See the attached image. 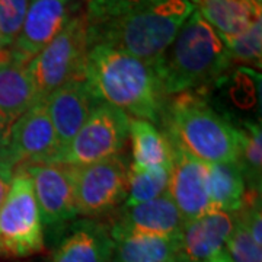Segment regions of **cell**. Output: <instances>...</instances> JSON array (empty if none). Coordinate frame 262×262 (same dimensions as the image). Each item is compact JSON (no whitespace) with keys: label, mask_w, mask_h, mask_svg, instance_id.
Masks as SVG:
<instances>
[{"label":"cell","mask_w":262,"mask_h":262,"mask_svg":"<svg viewBox=\"0 0 262 262\" xmlns=\"http://www.w3.org/2000/svg\"><path fill=\"white\" fill-rule=\"evenodd\" d=\"M84 80L94 96L134 118L162 121L168 96L155 66L102 44L89 46Z\"/></svg>","instance_id":"6da1fadb"},{"label":"cell","mask_w":262,"mask_h":262,"mask_svg":"<svg viewBox=\"0 0 262 262\" xmlns=\"http://www.w3.org/2000/svg\"><path fill=\"white\" fill-rule=\"evenodd\" d=\"M153 66L169 98L223 82L233 61L220 34L194 10Z\"/></svg>","instance_id":"7a4b0ae2"},{"label":"cell","mask_w":262,"mask_h":262,"mask_svg":"<svg viewBox=\"0 0 262 262\" xmlns=\"http://www.w3.org/2000/svg\"><path fill=\"white\" fill-rule=\"evenodd\" d=\"M208 89L173 95L165 105L162 121L172 146L206 165L237 163L241 128L207 101Z\"/></svg>","instance_id":"3957f363"},{"label":"cell","mask_w":262,"mask_h":262,"mask_svg":"<svg viewBox=\"0 0 262 262\" xmlns=\"http://www.w3.org/2000/svg\"><path fill=\"white\" fill-rule=\"evenodd\" d=\"M194 10L191 0H160L120 18L88 25V46L102 44L155 64Z\"/></svg>","instance_id":"277c9868"},{"label":"cell","mask_w":262,"mask_h":262,"mask_svg":"<svg viewBox=\"0 0 262 262\" xmlns=\"http://www.w3.org/2000/svg\"><path fill=\"white\" fill-rule=\"evenodd\" d=\"M88 48V19L82 10L27 66L38 101L69 82L83 80Z\"/></svg>","instance_id":"5b68a950"},{"label":"cell","mask_w":262,"mask_h":262,"mask_svg":"<svg viewBox=\"0 0 262 262\" xmlns=\"http://www.w3.org/2000/svg\"><path fill=\"white\" fill-rule=\"evenodd\" d=\"M42 251L44 225L32 181L27 169L18 166L9 192L0 207V255L24 258Z\"/></svg>","instance_id":"8992f818"},{"label":"cell","mask_w":262,"mask_h":262,"mask_svg":"<svg viewBox=\"0 0 262 262\" xmlns=\"http://www.w3.org/2000/svg\"><path fill=\"white\" fill-rule=\"evenodd\" d=\"M130 117L108 103H99L56 162L76 168L121 155L127 146Z\"/></svg>","instance_id":"52a82bcc"},{"label":"cell","mask_w":262,"mask_h":262,"mask_svg":"<svg viewBox=\"0 0 262 262\" xmlns=\"http://www.w3.org/2000/svg\"><path fill=\"white\" fill-rule=\"evenodd\" d=\"M130 163L124 155L103 159L76 170L77 214L88 219L113 215L125 203Z\"/></svg>","instance_id":"ba28073f"},{"label":"cell","mask_w":262,"mask_h":262,"mask_svg":"<svg viewBox=\"0 0 262 262\" xmlns=\"http://www.w3.org/2000/svg\"><path fill=\"white\" fill-rule=\"evenodd\" d=\"M61 147L44 101L35 102L12 124L9 139L0 159L15 168L34 163L56 162Z\"/></svg>","instance_id":"9c48e42d"},{"label":"cell","mask_w":262,"mask_h":262,"mask_svg":"<svg viewBox=\"0 0 262 262\" xmlns=\"http://www.w3.org/2000/svg\"><path fill=\"white\" fill-rule=\"evenodd\" d=\"M79 12L82 0H31L18 38L8 50L9 56L28 66Z\"/></svg>","instance_id":"30bf717a"},{"label":"cell","mask_w":262,"mask_h":262,"mask_svg":"<svg viewBox=\"0 0 262 262\" xmlns=\"http://www.w3.org/2000/svg\"><path fill=\"white\" fill-rule=\"evenodd\" d=\"M32 181L42 225L60 226L77 215L76 166L60 162L24 166Z\"/></svg>","instance_id":"8fae6325"},{"label":"cell","mask_w":262,"mask_h":262,"mask_svg":"<svg viewBox=\"0 0 262 262\" xmlns=\"http://www.w3.org/2000/svg\"><path fill=\"white\" fill-rule=\"evenodd\" d=\"M184 219L168 192L147 203L120 207L111 215L110 234L115 239L128 236H179Z\"/></svg>","instance_id":"7c38bea8"},{"label":"cell","mask_w":262,"mask_h":262,"mask_svg":"<svg viewBox=\"0 0 262 262\" xmlns=\"http://www.w3.org/2000/svg\"><path fill=\"white\" fill-rule=\"evenodd\" d=\"M172 149L173 160L169 172L168 195L178 208L179 214L184 222H189L211 213L207 188V165L175 146Z\"/></svg>","instance_id":"4fadbf2b"},{"label":"cell","mask_w":262,"mask_h":262,"mask_svg":"<svg viewBox=\"0 0 262 262\" xmlns=\"http://www.w3.org/2000/svg\"><path fill=\"white\" fill-rule=\"evenodd\" d=\"M44 102L61 151L73 140L89 115L101 103L91 92L84 79L73 80L58 88Z\"/></svg>","instance_id":"5bb4252c"},{"label":"cell","mask_w":262,"mask_h":262,"mask_svg":"<svg viewBox=\"0 0 262 262\" xmlns=\"http://www.w3.org/2000/svg\"><path fill=\"white\" fill-rule=\"evenodd\" d=\"M114 241L110 227L94 219L77 222L57 245L50 262H113Z\"/></svg>","instance_id":"9a60e30c"},{"label":"cell","mask_w":262,"mask_h":262,"mask_svg":"<svg viewBox=\"0 0 262 262\" xmlns=\"http://www.w3.org/2000/svg\"><path fill=\"white\" fill-rule=\"evenodd\" d=\"M236 223V213L213 211L185 222L181 232L182 253L189 262H206L223 251Z\"/></svg>","instance_id":"2e32d148"},{"label":"cell","mask_w":262,"mask_h":262,"mask_svg":"<svg viewBox=\"0 0 262 262\" xmlns=\"http://www.w3.org/2000/svg\"><path fill=\"white\" fill-rule=\"evenodd\" d=\"M38 102L27 66L13 60L9 51L0 54V117L12 125Z\"/></svg>","instance_id":"e0dca14e"},{"label":"cell","mask_w":262,"mask_h":262,"mask_svg":"<svg viewBox=\"0 0 262 262\" xmlns=\"http://www.w3.org/2000/svg\"><path fill=\"white\" fill-rule=\"evenodd\" d=\"M191 3L222 37H237L261 18V6L251 0H191Z\"/></svg>","instance_id":"ac0fdd59"},{"label":"cell","mask_w":262,"mask_h":262,"mask_svg":"<svg viewBox=\"0 0 262 262\" xmlns=\"http://www.w3.org/2000/svg\"><path fill=\"white\" fill-rule=\"evenodd\" d=\"M128 137L131 139V166L139 169L172 168V144L155 124L146 120L130 118Z\"/></svg>","instance_id":"d6986e66"},{"label":"cell","mask_w":262,"mask_h":262,"mask_svg":"<svg viewBox=\"0 0 262 262\" xmlns=\"http://www.w3.org/2000/svg\"><path fill=\"white\" fill-rule=\"evenodd\" d=\"M207 188L211 213H234L242 206L246 182L237 163H213L207 165Z\"/></svg>","instance_id":"ffe728a7"},{"label":"cell","mask_w":262,"mask_h":262,"mask_svg":"<svg viewBox=\"0 0 262 262\" xmlns=\"http://www.w3.org/2000/svg\"><path fill=\"white\" fill-rule=\"evenodd\" d=\"M181 252V234L128 236L114 241L113 262H165Z\"/></svg>","instance_id":"44dd1931"},{"label":"cell","mask_w":262,"mask_h":262,"mask_svg":"<svg viewBox=\"0 0 262 262\" xmlns=\"http://www.w3.org/2000/svg\"><path fill=\"white\" fill-rule=\"evenodd\" d=\"M169 172L166 168L139 169L131 166L128 173V192L124 207L147 203L168 192ZM121 206V207H122Z\"/></svg>","instance_id":"7402d4cb"},{"label":"cell","mask_w":262,"mask_h":262,"mask_svg":"<svg viewBox=\"0 0 262 262\" xmlns=\"http://www.w3.org/2000/svg\"><path fill=\"white\" fill-rule=\"evenodd\" d=\"M261 125L256 122H245L241 130V151L237 165L244 173L246 188L261 189L262 169Z\"/></svg>","instance_id":"603a6c76"},{"label":"cell","mask_w":262,"mask_h":262,"mask_svg":"<svg viewBox=\"0 0 262 262\" xmlns=\"http://www.w3.org/2000/svg\"><path fill=\"white\" fill-rule=\"evenodd\" d=\"M222 37V35H220ZM230 54L233 64L251 66L261 69L262 53V20L258 18L248 31L233 38L222 37Z\"/></svg>","instance_id":"cb8c5ba5"},{"label":"cell","mask_w":262,"mask_h":262,"mask_svg":"<svg viewBox=\"0 0 262 262\" xmlns=\"http://www.w3.org/2000/svg\"><path fill=\"white\" fill-rule=\"evenodd\" d=\"M158 2L160 0H86L84 15L88 25H95L147 8Z\"/></svg>","instance_id":"d4e9b609"},{"label":"cell","mask_w":262,"mask_h":262,"mask_svg":"<svg viewBox=\"0 0 262 262\" xmlns=\"http://www.w3.org/2000/svg\"><path fill=\"white\" fill-rule=\"evenodd\" d=\"M225 245L226 252L233 262H262V246L255 244L249 230L237 215L233 230Z\"/></svg>","instance_id":"484cf974"},{"label":"cell","mask_w":262,"mask_h":262,"mask_svg":"<svg viewBox=\"0 0 262 262\" xmlns=\"http://www.w3.org/2000/svg\"><path fill=\"white\" fill-rule=\"evenodd\" d=\"M31 0H0V37L5 50L16 41Z\"/></svg>","instance_id":"4316f807"},{"label":"cell","mask_w":262,"mask_h":262,"mask_svg":"<svg viewBox=\"0 0 262 262\" xmlns=\"http://www.w3.org/2000/svg\"><path fill=\"white\" fill-rule=\"evenodd\" d=\"M230 96L239 108L251 110L256 103V92L259 91V75L248 67H239L230 76Z\"/></svg>","instance_id":"83f0119b"},{"label":"cell","mask_w":262,"mask_h":262,"mask_svg":"<svg viewBox=\"0 0 262 262\" xmlns=\"http://www.w3.org/2000/svg\"><path fill=\"white\" fill-rule=\"evenodd\" d=\"M13 173H15V166L10 165L6 160L0 159V207H2L5 198L9 192Z\"/></svg>","instance_id":"f1b7e54d"},{"label":"cell","mask_w":262,"mask_h":262,"mask_svg":"<svg viewBox=\"0 0 262 262\" xmlns=\"http://www.w3.org/2000/svg\"><path fill=\"white\" fill-rule=\"evenodd\" d=\"M10 127H12V125H9L8 122L0 117V151L5 149V146H6V143H8Z\"/></svg>","instance_id":"f546056e"},{"label":"cell","mask_w":262,"mask_h":262,"mask_svg":"<svg viewBox=\"0 0 262 262\" xmlns=\"http://www.w3.org/2000/svg\"><path fill=\"white\" fill-rule=\"evenodd\" d=\"M206 262H233L230 259V256L227 255L225 249L223 251H220L219 253H215L213 258H210V259H207Z\"/></svg>","instance_id":"4dcf8cb0"},{"label":"cell","mask_w":262,"mask_h":262,"mask_svg":"<svg viewBox=\"0 0 262 262\" xmlns=\"http://www.w3.org/2000/svg\"><path fill=\"white\" fill-rule=\"evenodd\" d=\"M165 262H189V261L185 258V255L181 252L179 255H177V256H173V258H170L169 261H165Z\"/></svg>","instance_id":"1f68e13d"},{"label":"cell","mask_w":262,"mask_h":262,"mask_svg":"<svg viewBox=\"0 0 262 262\" xmlns=\"http://www.w3.org/2000/svg\"><path fill=\"white\" fill-rule=\"evenodd\" d=\"M253 5H256V6H261V2L262 0H251Z\"/></svg>","instance_id":"d6a6232c"},{"label":"cell","mask_w":262,"mask_h":262,"mask_svg":"<svg viewBox=\"0 0 262 262\" xmlns=\"http://www.w3.org/2000/svg\"><path fill=\"white\" fill-rule=\"evenodd\" d=\"M5 51V47H3V42H2V37H0V54Z\"/></svg>","instance_id":"836d02e7"}]
</instances>
